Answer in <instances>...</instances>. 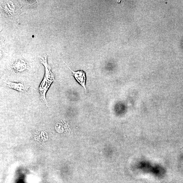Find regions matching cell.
Returning <instances> with one entry per match:
<instances>
[{
    "instance_id": "3",
    "label": "cell",
    "mask_w": 183,
    "mask_h": 183,
    "mask_svg": "<svg viewBox=\"0 0 183 183\" xmlns=\"http://www.w3.org/2000/svg\"><path fill=\"white\" fill-rule=\"evenodd\" d=\"M5 1L2 4V6L4 8V11L7 15H12L14 14L15 9L13 3L10 1Z\"/></svg>"
},
{
    "instance_id": "6",
    "label": "cell",
    "mask_w": 183,
    "mask_h": 183,
    "mask_svg": "<svg viewBox=\"0 0 183 183\" xmlns=\"http://www.w3.org/2000/svg\"><path fill=\"white\" fill-rule=\"evenodd\" d=\"M55 128H56L57 131H61V130L62 127L59 123H57L56 126H55Z\"/></svg>"
},
{
    "instance_id": "4",
    "label": "cell",
    "mask_w": 183,
    "mask_h": 183,
    "mask_svg": "<svg viewBox=\"0 0 183 183\" xmlns=\"http://www.w3.org/2000/svg\"><path fill=\"white\" fill-rule=\"evenodd\" d=\"M2 85L9 88L14 89L17 91L21 92L25 90V87L24 85L20 83L12 82H6L2 83Z\"/></svg>"
},
{
    "instance_id": "2",
    "label": "cell",
    "mask_w": 183,
    "mask_h": 183,
    "mask_svg": "<svg viewBox=\"0 0 183 183\" xmlns=\"http://www.w3.org/2000/svg\"><path fill=\"white\" fill-rule=\"evenodd\" d=\"M67 66L68 68L72 72V75L74 76L75 79L79 83L81 86L83 87L84 90L86 91V93H87V90L86 87V74L85 72L82 70H80L77 71H74L72 70L71 68L68 66L66 64L64 63Z\"/></svg>"
},
{
    "instance_id": "1",
    "label": "cell",
    "mask_w": 183,
    "mask_h": 183,
    "mask_svg": "<svg viewBox=\"0 0 183 183\" xmlns=\"http://www.w3.org/2000/svg\"><path fill=\"white\" fill-rule=\"evenodd\" d=\"M40 61L45 68V73L43 80L40 84L39 90L42 101L48 107L46 95L51 84L53 82L55 81L54 75L51 71V68L47 61L46 55L44 57H40Z\"/></svg>"
},
{
    "instance_id": "5",
    "label": "cell",
    "mask_w": 183,
    "mask_h": 183,
    "mask_svg": "<svg viewBox=\"0 0 183 183\" xmlns=\"http://www.w3.org/2000/svg\"><path fill=\"white\" fill-rule=\"evenodd\" d=\"M26 64L25 62L22 59L15 62L13 65V68L17 72H22L26 68Z\"/></svg>"
}]
</instances>
